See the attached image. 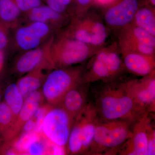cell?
Listing matches in <instances>:
<instances>
[{
  "label": "cell",
  "mask_w": 155,
  "mask_h": 155,
  "mask_svg": "<svg viewBox=\"0 0 155 155\" xmlns=\"http://www.w3.org/2000/svg\"><path fill=\"white\" fill-rule=\"evenodd\" d=\"M95 107L99 119L103 121L124 120L134 124L147 112L120 84L104 87L98 95Z\"/></svg>",
  "instance_id": "cell-1"
},
{
  "label": "cell",
  "mask_w": 155,
  "mask_h": 155,
  "mask_svg": "<svg viewBox=\"0 0 155 155\" xmlns=\"http://www.w3.org/2000/svg\"><path fill=\"white\" fill-rule=\"evenodd\" d=\"M133 124L124 120L103 121L99 119L87 153L113 154L130 137Z\"/></svg>",
  "instance_id": "cell-2"
},
{
  "label": "cell",
  "mask_w": 155,
  "mask_h": 155,
  "mask_svg": "<svg viewBox=\"0 0 155 155\" xmlns=\"http://www.w3.org/2000/svg\"><path fill=\"white\" fill-rule=\"evenodd\" d=\"M118 43L99 49L91 57L87 70L84 72L83 83L107 81L117 77L125 69Z\"/></svg>",
  "instance_id": "cell-3"
},
{
  "label": "cell",
  "mask_w": 155,
  "mask_h": 155,
  "mask_svg": "<svg viewBox=\"0 0 155 155\" xmlns=\"http://www.w3.org/2000/svg\"><path fill=\"white\" fill-rule=\"evenodd\" d=\"M98 50L63 34L57 40L53 38L49 50L50 61L53 68H67L83 63Z\"/></svg>",
  "instance_id": "cell-4"
},
{
  "label": "cell",
  "mask_w": 155,
  "mask_h": 155,
  "mask_svg": "<svg viewBox=\"0 0 155 155\" xmlns=\"http://www.w3.org/2000/svg\"><path fill=\"white\" fill-rule=\"evenodd\" d=\"M82 67L57 68L45 80L43 95L51 104L57 106L65 94L73 87L83 83Z\"/></svg>",
  "instance_id": "cell-5"
},
{
  "label": "cell",
  "mask_w": 155,
  "mask_h": 155,
  "mask_svg": "<svg viewBox=\"0 0 155 155\" xmlns=\"http://www.w3.org/2000/svg\"><path fill=\"white\" fill-rule=\"evenodd\" d=\"M64 34L97 49L104 47L108 35L107 25L101 19L96 15L85 14L73 17Z\"/></svg>",
  "instance_id": "cell-6"
},
{
  "label": "cell",
  "mask_w": 155,
  "mask_h": 155,
  "mask_svg": "<svg viewBox=\"0 0 155 155\" xmlns=\"http://www.w3.org/2000/svg\"><path fill=\"white\" fill-rule=\"evenodd\" d=\"M75 119L61 106L51 107L45 116L42 134L49 141L65 147Z\"/></svg>",
  "instance_id": "cell-7"
},
{
  "label": "cell",
  "mask_w": 155,
  "mask_h": 155,
  "mask_svg": "<svg viewBox=\"0 0 155 155\" xmlns=\"http://www.w3.org/2000/svg\"><path fill=\"white\" fill-rule=\"evenodd\" d=\"M118 45L120 52L155 55V36L132 23L119 30Z\"/></svg>",
  "instance_id": "cell-8"
},
{
  "label": "cell",
  "mask_w": 155,
  "mask_h": 155,
  "mask_svg": "<svg viewBox=\"0 0 155 155\" xmlns=\"http://www.w3.org/2000/svg\"><path fill=\"white\" fill-rule=\"evenodd\" d=\"M120 85L147 112H155V72L140 79L123 82Z\"/></svg>",
  "instance_id": "cell-9"
},
{
  "label": "cell",
  "mask_w": 155,
  "mask_h": 155,
  "mask_svg": "<svg viewBox=\"0 0 155 155\" xmlns=\"http://www.w3.org/2000/svg\"><path fill=\"white\" fill-rule=\"evenodd\" d=\"M140 6L138 0H119L105 11V24L110 28L120 30L132 23Z\"/></svg>",
  "instance_id": "cell-10"
},
{
  "label": "cell",
  "mask_w": 155,
  "mask_h": 155,
  "mask_svg": "<svg viewBox=\"0 0 155 155\" xmlns=\"http://www.w3.org/2000/svg\"><path fill=\"white\" fill-rule=\"evenodd\" d=\"M150 114L146 112L134 123L131 135L122 146L120 155H147V129L151 122Z\"/></svg>",
  "instance_id": "cell-11"
},
{
  "label": "cell",
  "mask_w": 155,
  "mask_h": 155,
  "mask_svg": "<svg viewBox=\"0 0 155 155\" xmlns=\"http://www.w3.org/2000/svg\"><path fill=\"white\" fill-rule=\"evenodd\" d=\"M51 31V25L47 23L31 22L17 29L15 35L16 43L22 50L33 49L40 46L49 35Z\"/></svg>",
  "instance_id": "cell-12"
},
{
  "label": "cell",
  "mask_w": 155,
  "mask_h": 155,
  "mask_svg": "<svg viewBox=\"0 0 155 155\" xmlns=\"http://www.w3.org/2000/svg\"><path fill=\"white\" fill-rule=\"evenodd\" d=\"M54 37L41 46L28 50L18 59L16 69L19 73H29L38 68H53L50 62L49 50Z\"/></svg>",
  "instance_id": "cell-13"
},
{
  "label": "cell",
  "mask_w": 155,
  "mask_h": 155,
  "mask_svg": "<svg viewBox=\"0 0 155 155\" xmlns=\"http://www.w3.org/2000/svg\"><path fill=\"white\" fill-rule=\"evenodd\" d=\"M79 126L82 146V153L88 152L93 140L98 116L94 105L87 103L75 118Z\"/></svg>",
  "instance_id": "cell-14"
},
{
  "label": "cell",
  "mask_w": 155,
  "mask_h": 155,
  "mask_svg": "<svg viewBox=\"0 0 155 155\" xmlns=\"http://www.w3.org/2000/svg\"><path fill=\"white\" fill-rule=\"evenodd\" d=\"M120 53L124 68L134 75L143 77L155 72V55L134 52Z\"/></svg>",
  "instance_id": "cell-15"
},
{
  "label": "cell",
  "mask_w": 155,
  "mask_h": 155,
  "mask_svg": "<svg viewBox=\"0 0 155 155\" xmlns=\"http://www.w3.org/2000/svg\"><path fill=\"white\" fill-rule=\"evenodd\" d=\"M88 84L81 83L69 90L58 105L75 119L87 104Z\"/></svg>",
  "instance_id": "cell-16"
},
{
  "label": "cell",
  "mask_w": 155,
  "mask_h": 155,
  "mask_svg": "<svg viewBox=\"0 0 155 155\" xmlns=\"http://www.w3.org/2000/svg\"><path fill=\"white\" fill-rule=\"evenodd\" d=\"M37 90L32 92L25 98L23 105L17 119L13 124V134L15 136L19 132L23 124L32 119L37 109L40 107L42 95Z\"/></svg>",
  "instance_id": "cell-17"
},
{
  "label": "cell",
  "mask_w": 155,
  "mask_h": 155,
  "mask_svg": "<svg viewBox=\"0 0 155 155\" xmlns=\"http://www.w3.org/2000/svg\"><path fill=\"white\" fill-rule=\"evenodd\" d=\"M25 14L31 22H44L58 26L64 23L68 17L59 14L45 5L35 8Z\"/></svg>",
  "instance_id": "cell-18"
},
{
  "label": "cell",
  "mask_w": 155,
  "mask_h": 155,
  "mask_svg": "<svg viewBox=\"0 0 155 155\" xmlns=\"http://www.w3.org/2000/svg\"><path fill=\"white\" fill-rule=\"evenodd\" d=\"M44 69L38 68L29 72L28 75L22 78L18 81L17 86L23 97H26L32 92L37 90L41 86L45 78L42 71Z\"/></svg>",
  "instance_id": "cell-19"
},
{
  "label": "cell",
  "mask_w": 155,
  "mask_h": 155,
  "mask_svg": "<svg viewBox=\"0 0 155 155\" xmlns=\"http://www.w3.org/2000/svg\"><path fill=\"white\" fill-rule=\"evenodd\" d=\"M21 13L14 0H0V23L8 29L16 25Z\"/></svg>",
  "instance_id": "cell-20"
},
{
  "label": "cell",
  "mask_w": 155,
  "mask_h": 155,
  "mask_svg": "<svg viewBox=\"0 0 155 155\" xmlns=\"http://www.w3.org/2000/svg\"><path fill=\"white\" fill-rule=\"evenodd\" d=\"M132 23L155 36V8L150 6H140Z\"/></svg>",
  "instance_id": "cell-21"
},
{
  "label": "cell",
  "mask_w": 155,
  "mask_h": 155,
  "mask_svg": "<svg viewBox=\"0 0 155 155\" xmlns=\"http://www.w3.org/2000/svg\"><path fill=\"white\" fill-rule=\"evenodd\" d=\"M5 96L6 104L13 113L14 123L23 105L24 97L19 91L17 84H11L7 87Z\"/></svg>",
  "instance_id": "cell-22"
},
{
  "label": "cell",
  "mask_w": 155,
  "mask_h": 155,
  "mask_svg": "<svg viewBox=\"0 0 155 155\" xmlns=\"http://www.w3.org/2000/svg\"><path fill=\"white\" fill-rule=\"evenodd\" d=\"M42 134L36 133L33 130L24 132L14 144L15 151L19 152L26 151L31 145L41 138Z\"/></svg>",
  "instance_id": "cell-23"
},
{
  "label": "cell",
  "mask_w": 155,
  "mask_h": 155,
  "mask_svg": "<svg viewBox=\"0 0 155 155\" xmlns=\"http://www.w3.org/2000/svg\"><path fill=\"white\" fill-rule=\"evenodd\" d=\"M51 107L47 106H42L37 109L32 117L35 122L33 131L40 134H42L43 124L45 117Z\"/></svg>",
  "instance_id": "cell-24"
},
{
  "label": "cell",
  "mask_w": 155,
  "mask_h": 155,
  "mask_svg": "<svg viewBox=\"0 0 155 155\" xmlns=\"http://www.w3.org/2000/svg\"><path fill=\"white\" fill-rule=\"evenodd\" d=\"M51 143L49 144L46 142L42 140L41 137L34 142L28 147L26 152L28 154L32 155H40L44 154L46 151L48 150Z\"/></svg>",
  "instance_id": "cell-25"
},
{
  "label": "cell",
  "mask_w": 155,
  "mask_h": 155,
  "mask_svg": "<svg viewBox=\"0 0 155 155\" xmlns=\"http://www.w3.org/2000/svg\"><path fill=\"white\" fill-rule=\"evenodd\" d=\"M14 122L13 113L9 106L6 103L0 104V123L4 126H8Z\"/></svg>",
  "instance_id": "cell-26"
},
{
  "label": "cell",
  "mask_w": 155,
  "mask_h": 155,
  "mask_svg": "<svg viewBox=\"0 0 155 155\" xmlns=\"http://www.w3.org/2000/svg\"><path fill=\"white\" fill-rule=\"evenodd\" d=\"M21 12L26 13L35 8L44 5L42 0H14Z\"/></svg>",
  "instance_id": "cell-27"
},
{
  "label": "cell",
  "mask_w": 155,
  "mask_h": 155,
  "mask_svg": "<svg viewBox=\"0 0 155 155\" xmlns=\"http://www.w3.org/2000/svg\"><path fill=\"white\" fill-rule=\"evenodd\" d=\"M147 155L155 154V130L151 122L149 124L147 129Z\"/></svg>",
  "instance_id": "cell-28"
},
{
  "label": "cell",
  "mask_w": 155,
  "mask_h": 155,
  "mask_svg": "<svg viewBox=\"0 0 155 155\" xmlns=\"http://www.w3.org/2000/svg\"><path fill=\"white\" fill-rule=\"evenodd\" d=\"M46 3V5L51 9H52L59 14L68 16L71 12L69 11L68 7L64 6L57 0H42Z\"/></svg>",
  "instance_id": "cell-29"
},
{
  "label": "cell",
  "mask_w": 155,
  "mask_h": 155,
  "mask_svg": "<svg viewBox=\"0 0 155 155\" xmlns=\"http://www.w3.org/2000/svg\"><path fill=\"white\" fill-rule=\"evenodd\" d=\"M94 0H74L75 2V10L74 17H81L86 11Z\"/></svg>",
  "instance_id": "cell-30"
},
{
  "label": "cell",
  "mask_w": 155,
  "mask_h": 155,
  "mask_svg": "<svg viewBox=\"0 0 155 155\" xmlns=\"http://www.w3.org/2000/svg\"><path fill=\"white\" fill-rule=\"evenodd\" d=\"M9 29L0 23V51L5 49L9 42Z\"/></svg>",
  "instance_id": "cell-31"
},
{
  "label": "cell",
  "mask_w": 155,
  "mask_h": 155,
  "mask_svg": "<svg viewBox=\"0 0 155 155\" xmlns=\"http://www.w3.org/2000/svg\"><path fill=\"white\" fill-rule=\"evenodd\" d=\"M50 153L53 155H65L66 153L64 147L51 143L50 147Z\"/></svg>",
  "instance_id": "cell-32"
},
{
  "label": "cell",
  "mask_w": 155,
  "mask_h": 155,
  "mask_svg": "<svg viewBox=\"0 0 155 155\" xmlns=\"http://www.w3.org/2000/svg\"><path fill=\"white\" fill-rule=\"evenodd\" d=\"M35 122L34 120L33 119H29L28 121L23 124L22 126V130L24 132H29L33 130L34 127Z\"/></svg>",
  "instance_id": "cell-33"
},
{
  "label": "cell",
  "mask_w": 155,
  "mask_h": 155,
  "mask_svg": "<svg viewBox=\"0 0 155 155\" xmlns=\"http://www.w3.org/2000/svg\"><path fill=\"white\" fill-rule=\"evenodd\" d=\"M58 2L61 3L62 5L69 8V6L72 5L74 0H57Z\"/></svg>",
  "instance_id": "cell-34"
},
{
  "label": "cell",
  "mask_w": 155,
  "mask_h": 155,
  "mask_svg": "<svg viewBox=\"0 0 155 155\" xmlns=\"http://www.w3.org/2000/svg\"><path fill=\"white\" fill-rule=\"evenodd\" d=\"M100 4H102V5H107L112 2L113 0H97Z\"/></svg>",
  "instance_id": "cell-35"
},
{
  "label": "cell",
  "mask_w": 155,
  "mask_h": 155,
  "mask_svg": "<svg viewBox=\"0 0 155 155\" xmlns=\"http://www.w3.org/2000/svg\"><path fill=\"white\" fill-rule=\"evenodd\" d=\"M3 59H4V56H3V51H0V68L2 64Z\"/></svg>",
  "instance_id": "cell-36"
},
{
  "label": "cell",
  "mask_w": 155,
  "mask_h": 155,
  "mask_svg": "<svg viewBox=\"0 0 155 155\" xmlns=\"http://www.w3.org/2000/svg\"><path fill=\"white\" fill-rule=\"evenodd\" d=\"M149 1L151 7L155 8V0H149Z\"/></svg>",
  "instance_id": "cell-37"
},
{
  "label": "cell",
  "mask_w": 155,
  "mask_h": 155,
  "mask_svg": "<svg viewBox=\"0 0 155 155\" xmlns=\"http://www.w3.org/2000/svg\"><path fill=\"white\" fill-rule=\"evenodd\" d=\"M0 101H1V96H0Z\"/></svg>",
  "instance_id": "cell-38"
}]
</instances>
